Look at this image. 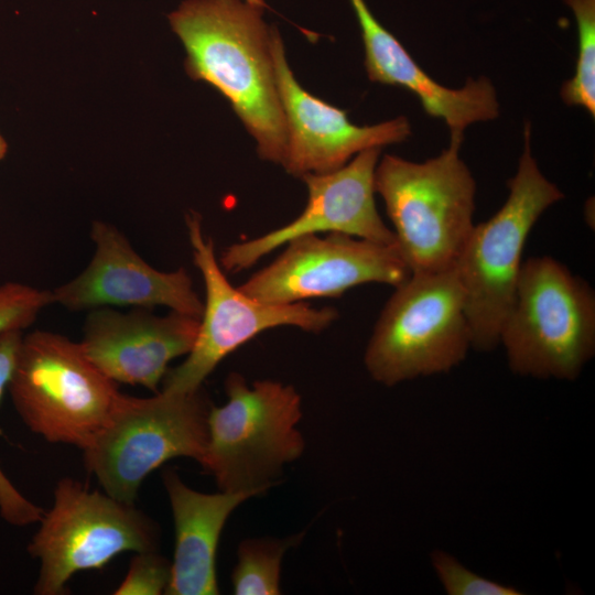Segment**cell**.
I'll use <instances>...</instances> for the list:
<instances>
[{
    "label": "cell",
    "mask_w": 595,
    "mask_h": 595,
    "mask_svg": "<svg viewBox=\"0 0 595 595\" xmlns=\"http://www.w3.org/2000/svg\"><path fill=\"white\" fill-rule=\"evenodd\" d=\"M171 578V563L158 551L137 552L115 595H159Z\"/></svg>",
    "instance_id": "cell-23"
},
{
    "label": "cell",
    "mask_w": 595,
    "mask_h": 595,
    "mask_svg": "<svg viewBox=\"0 0 595 595\" xmlns=\"http://www.w3.org/2000/svg\"><path fill=\"white\" fill-rule=\"evenodd\" d=\"M253 7H257V8H260V9H264L267 8V2L266 0H242Z\"/></svg>",
    "instance_id": "cell-24"
},
{
    "label": "cell",
    "mask_w": 595,
    "mask_h": 595,
    "mask_svg": "<svg viewBox=\"0 0 595 595\" xmlns=\"http://www.w3.org/2000/svg\"><path fill=\"white\" fill-rule=\"evenodd\" d=\"M271 52L286 127L282 166L296 177L344 166L357 153L402 142L411 134L405 117L372 126H356L347 112L305 90L285 57L280 32L273 26Z\"/></svg>",
    "instance_id": "cell-13"
},
{
    "label": "cell",
    "mask_w": 595,
    "mask_h": 595,
    "mask_svg": "<svg viewBox=\"0 0 595 595\" xmlns=\"http://www.w3.org/2000/svg\"><path fill=\"white\" fill-rule=\"evenodd\" d=\"M499 345L517 375L576 379L595 354V293L550 256L522 262Z\"/></svg>",
    "instance_id": "cell-3"
},
{
    "label": "cell",
    "mask_w": 595,
    "mask_h": 595,
    "mask_svg": "<svg viewBox=\"0 0 595 595\" xmlns=\"http://www.w3.org/2000/svg\"><path fill=\"white\" fill-rule=\"evenodd\" d=\"M210 407L202 388L150 398L120 393L107 423L83 450L85 467L107 495L134 504L143 479L166 461L183 456L203 464Z\"/></svg>",
    "instance_id": "cell-7"
},
{
    "label": "cell",
    "mask_w": 595,
    "mask_h": 595,
    "mask_svg": "<svg viewBox=\"0 0 595 595\" xmlns=\"http://www.w3.org/2000/svg\"><path fill=\"white\" fill-rule=\"evenodd\" d=\"M301 536L284 540L246 539L238 548V562L232 572V589L237 595H278L281 562L285 551Z\"/></svg>",
    "instance_id": "cell-18"
},
{
    "label": "cell",
    "mask_w": 595,
    "mask_h": 595,
    "mask_svg": "<svg viewBox=\"0 0 595 595\" xmlns=\"http://www.w3.org/2000/svg\"><path fill=\"white\" fill-rule=\"evenodd\" d=\"M175 528L171 578L164 594L216 595V553L220 532L232 510L250 491L205 494L186 486L173 469L163 473Z\"/></svg>",
    "instance_id": "cell-17"
},
{
    "label": "cell",
    "mask_w": 595,
    "mask_h": 595,
    "mask_svg": "<svg viewBox=\"0 0 595 595\" xmlns=\"http://www.w3.org/2000/svg\"><path fill=\"white\" fill-rule=\"evenodd\" d=\"M7 152V143L2 136L0 134V160L6 155Z\"/></svg>",
    "instance_id": "cell-25"
},
{
    "label": "cell",
    "mask_w": 595,
    "mask_h": 595,
    "mask_svg": "<svg viewBox=\"0 0 595 595\" xmlns=\"http://www.w3.org/2000/svg\"><path fill=\"white\" fill-rule=\"evenodd\" d=\"M28 544L40 561L34 586L37 595H64L71 577L84 570L102 569L122 552L158 551L156 523L134 504H127L80 482L62 478L54 502L40 519Z\"/></svg>",
    "instance_id": "cell-9"
},
{
    "label": "cell",
    "mask_w": 595,
    "mask_h": 595,
    "mask_svg": "<svg viewBox=\"0 0 595 595\" xmlns=\"http://www.w3.org/2000/svg\"><path fill=\"white\" fill-rule=\"evenodd\" d=\"M432 566L448 595H520L518 588L486 578L466 566L453 555L435 550Z\"/></svg>",
    "instance_id": "cell-21"
},
{
    "label": "cell",
    "mask_w": 595,
    "mask_h": 595,
    "mask_svg": "<svg viewBox=\"0 0 595 595\" xmlns=\"http://www.w3.org/2000/svg\"><path fill=\"white\" fill-rule=\"evenodd\" d=\"M263 10L242 0H185L167 18L188 75L230 102L262 160L282 164L286 127Z\"/></svg>",
    "instance_id": "cell-1"
},
{
    "label": "cell",
    "mask_w": 595,
    "mask_h": 595,
    "mask_svg": "<svg viewBox=\"0 0 595 595\" xmlns=\"http://www.w3.org/2000/svg\"><path fill=\"white\" fill-rule=\"evenodd\" d=\"M365 47V67L371 82L399 86L414 94L424 111L445 121L451 132L463 133L470 123L496 119L499 104L491 82L469 78L458 89L428 75L403 45L374 17L365 0H349Z\"/></svg>",
    "instance_id": "cell-16"
},
{
    "label": "cell",
    "mask_w": 595,
    "mask_h": 595,
    "mask_svg": "<svg viewBox=\"0 0 595 595\" xmlns=\"http://www.w3.org/2000/svg\"><path fill=\"white\" fill-rule=\"evenodd\" d=\"M199 320L171 311L158 316L139 307L120 313L94 309L79 342L93 364L115 382L158 392L169 364L192 349Z\"/></svg>",
    "instance_id": "cell-15"
},
{
    "label": "cell",
    "mask_w": 595,
    "mask_h": 595,
    "mask_svg": "<svg viewBox=\"0 0 595 595\" xmlns=\"http://www.w3.org/2000/svg\"><path fill=\"white\" fill-rule=\"evenodd\" d=\"M380 152L381 148L366 149L335 171L300 177L307 188L303 212L280 228L227 247L219 257L221 269L240 272L290 240L311 234L339 232L397 244L394 232L387 227L375 203V171Z\"/></svg>",
    "instance_id": "cell-12"
},
{
    "label": "cell",
    "mask_w": 595,
    "mask_h": 595,
    "mask_svg": "<svg viewBox=\"0 0 595 595\" xmlns=\"http://www.w3.org/2000/svg\"><path fill=\"white\" fill-rule=\"evenodd\" d=\"M574 13L578 52L575 72L561 88L566 105L583 107L595 116V0H564Z\"/></svg>",
    "instance_id": "cell-19"
},
{
    "label": "cell",
    "mask_w": 595,
    "mask_h": 595,
    "mask_svg": "<svg viewBox=\"0 0 595 595\" xmlns=\"http://www.w3.org/2000/svg\"><path fill=\"white\" fill-rule=\"evenodd\" d=\"M270 264L238 288L266 303L291 304L316 298H337L364 283L393 288L410 275L398 244L387 245L328 232L290 240Z\"/></svg>",
    "instance_id": "cell-11"
},
{
    "label": "cell",
    "mask_w": 595,
    "mask_h": 595,
    "mask_svg": "<svg viewBox=\"0 0 595 595\" xmlns=\"http://www.w3.org/2000/svg\"><path fill=\"white\" fill-rule=\"evenodd\" d=\"M463 133L435 158L411 162L385 155L375 192L386 206L397 244L412 272L454 267L474 228L476 182L459 156Z\"/></svg>",
    "instance_id": "cell-2"
},
{
    "label": "cell",
    "mask_w": 595,
    "mask_h": 595,
    "mask_svg": "<svg viewBox=\"0 0 595 595\" xmlns=\"http://www.w3.org/2000/svg\"><path fill=\"white\" fill-rule=\"evenodd\" d=\"M116 383L93 364L80 343L34 331L22 337L8 391L32 432L83 451L115 409L120 396Z\"/></svg>",
    "instance_id": "cell-6"
},
{
    "label": "cell",
    "mask_w": 595,
    "mask_h": 595,
    "mask_svg": "<svg viewBox=\"0 0 595 595\" xmlns=\"http://www.w3.org/2000/svg\"><path fill=\"white\" fill-rule=\"evenodd\" d=\"M394 289L365 351L372 379L391 387L458 366L472 348V333L455 266L412 272Z\"/></svg>",
    "instance_id": "cell-5"
},
{
    "label": "cell",
    "mask_w": 595,
    "mask_h": 595,
    "mask_svg": "<svg viewBox=\"0 0 595 595\" xmlns=\"http://www.w3.org/2000/svg\"><path fill=\"white\" fill-rule=\"evenodd\" d=\"M227 402L210 407L203 468L223 491L262 494L282 466L299 458L304 440L296 429L301 397L272 380L252 387L237 372L226 378Z\"/></svg>",
    "instance_id": "cell-8"
},
{
    "label": "cell",
    "mask_w": 595,
    "mask_h": 595,
    "mask_svg": "<svg viewBox=\"0 0 595 595\" xmlns=\"http://www.w3.org/2000/svg\"><path fill=\"white\" fill-rule=\"evenodd\" d=\"M95 253L85 270L52 290L53 302L72 311L107 306H167L201 318L204 302L186 269L163 272L148 264L112 225L94 221Z\"/></svg>",
    "instance_id": "cell-14"
},
{
    "label": "cell",
    "mask_w": 595,
    "mask_h": 595,
    "mask_svg": "<svg viewBox=\"0 0 595 595\" xmlns=\"http://www.w3.org/2000/svg\"><path fill=\"white\" fill-rule=\"evenodd\" d=\"M530 125L505 204L475 225L455 268L465 295L472 348L490 351L499 345L502 322L512 303L526 240L540 216L564 194L540 171L530 147Z\"/></svg>",
    "instance_id": "cell-4"
},
{
    "label": "cell",
    "mask_w": 595,
    "mask_h": 595,
    "mask_svg": "<svg viewBox=\"0 0 595 595\" xmlns=\"http://www.w3.org/2000/svg\"><path fill=\"white\" fill-rule=\"evenodd\" d=\"M54 303L52 291L19 282L0 285V334L28 328L47 305Z\"/></svg>",
    "instance_id": "cell-22"
},
{
    "label": "cell",
    "mask_w": 595,
    "mask_h": 595,
    "mask_svg": "<svg viewBox=\"0 0 595 595\" xmlns=\"http://www.w3.org/2000/svg\"><path fill=\"white\" fill-rule=\"evenodd\" d=\"M22 337V331H9L0 334V402L4 391L8 390ZM0 515L10 524L19 527L39 522L43 515L40 507L26 499L15 488L1 467Z\"/></svg>",
    "instance_id": "cell-20"
},
{
    "label": "cell",
    "mask_w": 595,
    "mask_h": 595,
    "mask_svg": "<svg viewBox=\"0 0 595 595\" xmlns=\"http://www.w3.org/2000/svg\"><path fill=\"white\" fill-rule=\"evenodd\" d=\"M186 227L194 264L203 277L205 302L195 343L186 359L166 371L162 390L182 393L199 390L226 356L266 329L294 326L320 333L338 318V312L332 307L315 309L305 302L266 303L245 294L227 280L197 213L186 215Z\"/></svg>",
    "instance_id": "cell-10"
}]
</instances>
